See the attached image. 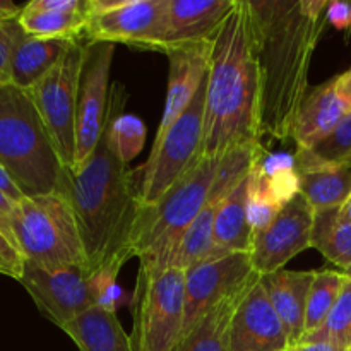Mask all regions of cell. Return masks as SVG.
Returning <instances> with one entry per match:
<instances>
[{
    "mask_svg": "<svg viewBox=\"0 0 351 351\" xmlns=\"http://www.w3.org/2000/svg\"><path fill=\"white\" fill-rule=\"evenodd\" d=\"M326 0H247L261 77V134L291 139L324 24Z\"/></svg>",
    "mask_w": 351,
    "mask_h": 351,
    "instance_id": "cell-1",
    "label": "cell"
},
{
    "mask_svg": "<svg viewBox=\"0 0 351 351\" xmlns=\"http://www.w3.org/2000/svg\"><path fill=\"white\" fill-rule=\"evenodd\" d=\"M261 77L247 0H237L211 40L201 156L259 146Z\"/></svg>",
    "mask_w": 351,
    "mask_h": 351,
    "instance_id": "cell-2",
    "label": "cell"
},
{
    "mask_svg": "<svg viewBox=\"0 0 351 351\" xmlns=\"http://www.w3.org/2000/svg\"><path fill=\"white\" fill-rule=\"evenodd\" d=\"M71 202L89 273L132 257L130 239L139 211L134 171L113 154L106 127L91 156L67 171L62 191Z\"/></svg>",
    "mask_w": 351,
    "mask_h": 351,
    "instance_id": "cell-3",
    "label": "cell"
},
{
    "mask_svg": "<svg viewBox=\"0 0 351 351\" xmlns=\"http://www.w3.org/2000/svg\"><path fill=\"white\" fill-rule=\"evenodd\" d=\"M0 165L24 197L60 192L69 171L29 95L12 84L0 86Z\"/></svg>",
    "mask_w": 351,
    "mask_h": 351,
    "instance_id": "cell-4",
    "label": "cell"
},
{
    "mask_svg": "<svg viewBox=\"0 0 351 351\" xmlns=\"http://www.w3.org/2000/svg\"><path fill=\"white\" fill-rule=\"evenodd\" d=\"M219 160L201 156L160 201L139 206L130 239V254L139 266L170 267L182 237L208 202Z\"/></svg>",
    "mask_w": 351,
    "mask_h": 351,
    "instance_id": "cell-5",
    "label": "cell"
},
{
    "mask_svg": "<svg viewBox=\"0 0 351 351\" xmlns=\"http://www.w3.org/2000/svg\"><path fill=\"white\" fill-rule=\"evenodd\" d=\"M12 232L24 261L33 266L48 271L86 266L77 221L64 194L53 192L16 202Z\"/></svg>",
    "mask_w": 351,
    "mask_h": 351,
    "instance_id": "cell-6",
    "label": "cell"
},
{
    "mask_svg": "<svg viewBox=\"0 0 351 351\" xmlns=\"http://www.w3.org/2000/svg\"><path fill=\"white\" fill-rule=\"evenodd\" d=\"M185 271L139 266L132 300L136 351H175L184 329Z\"/></svg>",
    "mask_w": 351,
    "mask_h": 351,
    "instance_id": "cell-7",
    "label": "cell"
},
{
    "mask_svg": "<svg viewBox=\"0 0 351 351\" xmlns=\"http://www.w3.org/2000/svg\"><path fill=\"white\" fill-rule=\"evenodd\" d=\"M204 110L206 81L189 108L168 129L163 139L151 146L139 185L141 204L160 201L201 158Z\"/></svg>",
    "mask_w": 351,
    "mask_h": 351,
    "instance_id": "cell-8",
    "label": "cell"
},
{
    "mask_svg": "<svg viewBox=\"0 0 351 351\" xmlns=\"http://www.w3.org/2000/svg\"><path fill=\"white\" fill-rule=\"evenodd\" d=\"M86 41H77L64 58L34 84L29 91L62 163L75 167V115H77V88Z\"/></svg>",
    "mask_w": 351,
    "mask_h": 351,
    "instance_id": "cell-9",
    "label": "cell"
},
{
    "mask_svg": "<svg viewBox=\"0 0 351 351\" xmlns=\"http://www.w3.org/2000/svg\"><path fill=\"white\" fill-rule=\"evenodd\" d=\"M115 45L86 41L77 88L75 115V167H81L93 154L112 115L110 71Z\"/></svg>",
    "mask_w": 351,
    "mask_h": 351,
    "instance_id": "cell-10",
    "label": "cell"
},
{
    "mask_svg": "<svg viewBox=\"0 0 351 351\" xmlns=\"http://www.w3.org/2000/svg\"><path fill=\"white\" fill-rule=\"evenodd\" d=\"M167 9L168 0H86L84 40L153 50Z\"/></svg>",
    "mask_w": 351,
    "mask_h": 351,
    "instance_id": "cell-11",
    "label": "cell"
},
{
    "mask_svg": "<svg viewBox=\"0 0 351 351\" xmlns=\"http://www.w3.org/2000/svg\"><path fill=\"white\" fill-rule=\"evenodd\" d=\"M19 283L31 295L38 311L60 329L96 307L95 283L86 266L48 271L26 263Z\"/></svg>",
    "mask_w": 351,
    "mask_h": 351,
    "instance_id": "cell-12",
    "label": "cell"
},
{
    "mask_svg": "<svg viewBox=\"0 0 351 351\" xmlns=\"http://www.w3.org/2000/svg\"><path fill=\"white\" fill-rule=\"evenodd\" d=\"M250 254H230L185 269V314L180 339L206 314L256 280ZM180 343V341H178Z\"/></svg>",
    "mask_w": 351,
    "mask_h": 351,
    "instance_id": "cell-13",
    "label": "cell"
},
{
    "mask_svg": "<svg viewBox=\"0 0 351 351\" xmlns=\"http://www.w3.org/2000/svg\"><path fill=\"white\" fill-rule=\"evenodd\" d=\"M315 211L302 194L281 208L280 215L263 232L254 235L252 259L257 274H269L287 267L288 261L312 247Z\"/></svg>",
    "mask_w": 351,
    "mask_h": 351,
    "instance_id": "cell-14",
    "label": "cell"
},
{
    "mask_svg": "<svg viewBox=\"0 0 351 351\" xmlns=\"http://www.w3.org/2000/svg\"><path fill=\"white\" fill-rule=\"evenodd\" d=\"M230 351H287V331L269 297L261 285V276L240 298L228 328Z\"/></svg>",
    "mask_w": 351,
    "mask_h": 351,
    "instance_id": "cell-15",
    "label": "cell"
},
{
    "mask_svg": "<svg viewBox=\"0 0 351 351\" xmlns=\"http://www.w3.org/2000/svg\"><path fill=\"white\" fill-rule=\"evenodd\" d=\"M237 0H168L167 16L153 50L211 41Z\"/></svg>",
    "mask_w": 351,
    "mask_h": 351,
    "instance_id": "cell-16",
    "label": "cell"
},
{
    "mask_svg": "<svg viewBox=\"0 0 351 351\" xmlns=\"http://www.w3.org/2000/svg\"><path fill=\"white\" fill-rule=\"evenodd\" d=\"M165 53L170 62L167 101H165L163 117H161L153 144L163 139L168 129L180 119L182 113L189 108L192 99L195 98L201 86L204 84L206 77H208L211 41L170 48Z\"/></svg>",
    "mask_w": 351,
    "mask_h": 351,
    "instance_id": "cell-17",
    "label": "cell"
},
{
    "mask_svg": "<svg viewBox=\"0 0 351 351\" xmlns=\"http://www.w3.org/2000/svg\"><path fill=\"white\" fill-rule=\"evenodd\" d=\"M346 113L348 110L336 93L335 77L308 89L291 125V139L297 143V149H314Z\"/></svg>",
    "mask_w": 351,
    "mask_h": 351,
    "instance_id": "cell-18",
    "label": "cell"
},
{
    "mask_svg": "<svg viewBox=\"0 0 351 351\" xmlns=\"http://www.w3.org/2000/svg\"><path fill=\"white\" fill-rule=\"evenodd\" d=\"M315 271H290L287 267L263 274L261 285L280 315L290 346L302 341L305 335V314Z\"/></svg>",
    "mask_w": 351,
    "mask_h": 351,
    "instance_id": "cell-19",
    "label": "cell"
},
{
    "mask_svg": "<svg viewBox=\"0 0 351 351\" xmlns=\"http://www.w3.org/2000/svg\"><path fill=\"white\" fill-rule=\"evenodd\" d=\"M295 168L300 194L314 211L341 208L351 197V167H329L312 158L308 149H297Z\"/></svg>",
    "mask_w": 351,
    "mask_h": 351,
    "instance_id": "cell-20",
    "label": "cell"
},
{
    "mask_svg": "<svg viewBox=\"0 0 351 351\" xmlns=\"http://www.w3.org/2000/svg\"><path fill=\"white\" fill-rule=\"evenodd\" d=\"M249 180L250 175L219 204L213 226V249L206 261L219 259L230 254L252 252L254 232L249 223Z\"/></svg>",
    "mask_w": 351,
    "mask_h": 351,
    "instance_id": "cell-21",
    "label": "cell"
},
{
    "mask_svg": "<svg viewBox=\"0 0 351 351\" xmlns=\"http://www.w3.org/2000/svg\"><path fill=\"white\" fill-rule=\"evenodd\" d=\"M75 43V40L34 38L23 33L12 53L10 84L23 91H29L67 55Z\"/></svg>",
    "mask_w": 351,
    "mask_h": 351,
    "instance_id": "cell-22",
    "label": "cell"
},
{
    "mask_svg": "<svg viewBox=\"0 0 351 351\" xmlns=\"http://www.w3.org/2000/svg\"><path fill=\"white\" fill-rule=\"evenodd\" d=\"M62 331L79 351H136L132 339L123 331L117 312L93 307L69 322Z\"/></svg>",
    "mask_w": 351,
    "mask_h": 351,
    "instance_id": "cell-23",
    "label": "cell"
},
{
    "mask_svg": "<svg viewBox=\"0 0 351 351\" xmlns=\"http://www.w3.org/2000/svg\"><path fill=\"white\" fill-rule=\"evenodd\" d=\"M252 283H249L243 290L237 291L235 295H232V297L226 298L225 302H221L218 307L213 308L209 314H206L204 317L191 329V332L180 339V343H178L175 351H230V321H232L233 312H235L240 298H242V295L245 293V290Z\"/></svg>",
    "mask_w": 351,
    "mask_h": 351,
    "instance_id": "cell-24",
    "label": "cell"
},
{
    "mask_svg": "<svg viewBox=\"0 0 351 351\" xmlns=\"http://www.w3.org/2000/svg\"><path fill=\"white\" fill-rule=\"evenodd\" d=\"M312 247L343 273L351 269V223L341 216V208L315 211Z\"/></svg>",
    "mask_w": 351,
    "mask_h": 351,
    "instance_id": "cell-25",
    "label": "cell"
},
{
    "mask_svg": "<svg viewBox=\"0 0 351 351\" xmlns=\"http://www.w3.org/2000/svg\"><path fill=\"white\" fill-rule=\"evenodd\" d=\"M17 23L27 36L34 38H64V40H84L88 16L86 5L74 12L57 10H29L24 7Z\"/></svg>",
    "mask_w": 351,
    "mask_h": 351,
    "instance_id": "cell-26",
    "label": "cell"
},
{
    "mask_svg": "<svg viewBox=\"0 0 351 351\" xmlns=\"http://www.w3.org/2000/svg\"><path fill=\"white\" fill-rule=\"evenodd\" d=\"M219 204H221L219 199H208L204 209L199 213L197 218L192 221V225L182 237L170 267L185 271L208 259L213 249V226H215L216 211H218Z\"/></svg>",
    "mask_w": 351,
    "mask_h": 351,
    "instance_id": "cell-27",
    "label": "cell"
},
{
    "mask_svg": "<svg viewBox=\"0 0 351 351\" xmlns=\"http://www.w3.org/2000/svg\"><path fill=\"white\" fill-rule=\"evenodd\" d=\"M348 276L343 271L321 269L315 271L314 283L311 287L307 300V314H305V335L319 331L326 319L331 314L332 307L338 302Z\"/></svg>",
    "mask_w": 351,
    "mask_h": 351,
    "instance_id": "cell-28",
    "label": "cell"
},
{
    "mask_svg": "<svg viewBox=\"0 0 351 351\" xmlns=\"http://www.w3.org/2000/svg\"><path fill=\"white\" fill-rule=\"evenodd\" d=\"M106 136L113 154L122 163L129 165L143 151L146 143V125L136 115H119L115 119L110 117L106 123Z\"/></svg>",
    "mask_w": 351,
    "mask_h": 351,
    "instance_id": "cell-29",
    "label": "cell"
},
{
    "mask_svg": "<svg viewBox=\"0 0 351 351\" xmlns=\"http://www.w3.org/2000/svg\"><path fill=\"white\" fill-rule=\"evenodd\" d=\"M302 341H328L339 348L351 350V278L348 276L345 288L339 295L338 302L332 307L331 314L326 319L322 328L312 335L304 336ZM300 341V343H302Z\"/></svg>",
    "mask_w": 351,
    "mask_h": 351,
    "instance_id": "cell-30",
    "label": "cell"
},
{
    "mask_svg": "<svg viewBox=\"0 0 351 351\" xmlns=\"http://www.w3.org/2000/svg\"><path fill=\"white\" fill-rule=\"evenodd\" d=\"M311 151L312 158L329 167H351V112L343 117L336 129Z\"/></svg>",
    "mask_w": 351,
    "mask_h": 351,
    "instance_id": "cell-31",
    "label": "cell"
},
{
    "mask_svg": "<svg viewBox=\"0 0 351 351\" xmlns=\"http://www.w3.org/2000/svg\"><path fill=\"white\" fill-rule=\"evenodd\" d=\"M281 206H278L273 199L267 195L261 182L250 171L249 180V223L252 226L254 235L266 230L271 223L280 215Z\"/></svg>",
    "mask_w": 351,
    "mask_h": 351,
    "instance_id": "cell-32",
    "label": "cell"
},
{
    "mask_svg": "<svg viewBox=\"0 0 351 351\" xmlns=\"http://www.w3.org/2000/svg\"><path fill=\"white\" fill-rule=\"evenodd\" d=\"M23 27L17 19L0 23V86L10 84V65L17 40L23 36Z\"/></svg>",
    "mask_w": 351,
    "mask_h": 351,
    "instance_id": "cell-33",
    "label": "cell"
},
{
    "mask_svg": "<svg viewBox=\"0 0 351 351\" xmlns=\"http://www.w3.org/2000/svg\"><path fill=\"white\" fill-rule=\"evenodd\" d=\"M24 264L26 261L19 249L0 232V274H5V276L19 281L24 273Z\"/></svg>",
    "mask_w": 351,
    "mask_h": 351,
    "instance_id": "cell-34",
    "label": "cell"
},
{
    "mask_svg": "<svg viewBox=\"0 0 351 351\" xmlns=\"http://www.w3.org/2000/svg\"><path fill=\"white\" fill-rule=\"evenodd\" d=\"M326 17H328V23L331 24V26H335L336 29H351V2H338V0H332V2L328 3Z\"/></svg>",
    "mask_w": 351,
    "mask_h": 351,
    "instance_id": "cell-35",
    "label": "cell"
},
{
    "mask_svg": "<svg viewBox=\"0 0 351 351\" xmlns=\"http://www.w3.org/2000/svg\"><path fill=\"white\" fill-rule=\"evenodd\" d=\"M86 2L81 0H31L26 9L29 10H57V12H74L84 9Z\"/></svg>",
    "mask_w": 351,
    "mask_h": 351,
    "instance_id": "cell-36",
    "label": "cell"
},
{
    "mask_svg": "<svg viewBox=\"0 0 351 351\" xmlns=\"http://www.w3.org/2000/svg\"><path fill=\"white\" fill-rule=\"evenodd\" d=\"M14 206L16 202L10 201L9 197L0 192V232L17 247L16 239H14V232H12V213H14ZM21 252V250H19Z\"/></svg>",
    "mask_w": 351,
    "mask_h": 351,
    "instance_id": "cell-37",
    "label": "cell"
},
{
    "mask_svg": "<svg viewBox=\"0 0 351 351\" xmlns=\"http://www.w3.org/2000/svg\"><path fill=\"white\" fill-rule=\"evenodd\" d=\"M335 86H336V93L341 98V101L345 103L346 110L348 113L351 112V69L350 71L343 72V74L336 75L335 77Z\"/></svg>",
    "mask_w": 351,
    "mask_h": 351,
    "instance_id": "cell-38",
    "label": "cell"
},
{
    "mask_svg": "<svg viewBox=\"0 0 351 351\" xmlns=\"http://www.w3.org/2000/svg\"><path fill=\"white\" fill-rule=\"evenodd\" d=\"M0 192H2L5 197H9L12 202H19L24 199V194L17 189V185L14 184L12 178L9 177V173L3 170L2 165H0Z\"/></svg>",
    "mask_w": 351,
    "mask_h": 351,
    "instance_id": "cell-39",
    "label": "cell"
},
{
    "mask_svg": "<svg viewBox=\"0 0 351 351\" xmlns=\"http://www.w3.org/2000/svg\"><path fill=\"white\" fill-rule=\"evenodd\" d=\"M287 351H346L339 346L332 345V343L328 341H311V343H297V345L290 346ZM351 351V350H350Z\"/></svg>",
    "mask_w": 351,
    "mask_h": 351,
    "instance_id": "cell-40",
    "label": "cell"
},
{
    "mask_svg": "<svg viewBox=\"0 0 351 351\" xmlns=\"http://www.w3.org/2000/svg\"><path fill=\"white\" fill-rule=\"evenodd\" d=\"M24 5L14 3L12 0H0V23L3 21H14L21 16Z\"/></svg>",
    "mask_w": 351,
    "mask_h": 351,
    "instance_id": "cell-41",
    "label": "cell"
},
{
    "mask_svg": "<svg viewBox=\"0 0 351 351\" xmlns=\"http://www.w3.org/2000/svg\"><path fill=\"white\" fill-rule=\"evenodd\" d=\"M341 216L346 219V221L351 223V197L341 206Z\"/></svg>",
    "mask_w": 351,
    "mask_h": 351,
    "instance_id": "cell-42",
    "label": "cell"
},
{
    "mask_svg": "<svg viewBox=\"0 0 351 351\" xmlns=\"http://www.w3.org/2000/svg\"><path fill=\"white\" fill-rule=\"evenodd\" d=\"M345 274H346V276H350V278H351V269H350V271H346Z\"/></svg>",
    "mask_w": 351,
    "mask_h": 351,
    "instance_id": "cell-43",
    "label": "cell"
}]
</instances>
